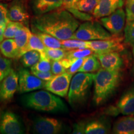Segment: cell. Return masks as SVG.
Returning a JSON list of instances; mask_svg holds the SVG:
<instances>
[{
	"label": "cell",
	"instance_id": "1",
	"mask_svg": "<svg viewBox=\"0 0 134 134\" xmlns=\"http://www.w3.org/2000/svg\"><path fill=\"white\" fill-rule=\"evenodd\" d=\"M80 26L78 20L68 10H54L38 15L31 21L33 32L48 34L60 41L70 39Z\"/></svg>",
	"mask_w": 134,
	"mask_h": 134
},
{
	"label": "cell",
	"instance_id": "2",
	"mask_svg": "<svg viewBox=\"0 0 134 134\" xmlns=\"http://www.w3.org/2000/svg\"><path fill=\"white\" fill-rule=\"evenodd\" d=\"M21 102L25 108L50 113H66L65 103L54 94L44 90L37 91L23 96Z\"/></svg>",
	"mask_w": 134,
	"mask_h": 134
},
{
	"label": "cell",
	"instance_id": "3",
	"mask_svg": "<svg viewBox=\"0 0 134 134\" xmlns=\"http://www.w3.org/2000/svg\"><path fill=\"white\" fill-rule=\"evenodd\" d=\"M120 71H109L100 68L94 76L93 101L96 105L105 103L119 86L121 81Z\"/></svg>",
	"mask_w": 134,
	"mask_h": 134
},
{
	"label": "cell",
	"instance_id": "4",
	"mask_svg": "<svg viewBox=\"0 0 134 134\" xmlns=\"http://www.w3.org/2000/svg\"><path fill=\"white\" fill-rule=\"evenodd\" d=\"M94 74L79 72L72 78L68 93V103L72 107L81 105L88 98Z\"/></svg>",
	"mask_w": 134,
	"mask_h": 134
},
{
	"label": "cell",
	"instance_id": "5",
	"mask_svg": "<svg viewBox=\"0 0 134 134\" xmlns=\"http://www.w3.org/2000/svg\"><path fill=\"white\" fill-rule=\"evenodd\" d=\"M113 35L98 21H88L80 25L71 38L85 41L105 40L113 37Z\"/></svg>",
	"mask_w": 134,
	"mask_h": 134
},
{
	"label": "cell",
	"instance_id": "6",
	"mask_svg": "<svg viewBox=\"0 0 134 134\" xmlns=\"http://www.w3.org/2000/svg\"><path fill=\"white\" fill-rule=\"evenodd\" d=\"M104 113L110 116L120 114L134 115V82L114 105H110L105 110Z\"/></svg>",
	"mask_w": 134,
	"mask_h": 134
},
{
	"label": "cell",
	"instance_id": "7",
	"mask_svg": "<svg viewBox=\"0 0 134 134\" xmlns=\"http://www.w3.org/2000/svg\"><path fill=\"white\" fill-rule=\"evenodd\" d=\"M124 40V38L122 37L114 36L109 39L87 41V46L93 50L95 54L122 52L125 48L124 43H123Z\"/></svg>",
	"mask_w": 134,
	"mask_h": 134
},
{
	"label": "cell",
	"instance_id": "8",
	"mask_svg": "<svg viewBox=\"0 0 134 134\" xmlns=\"http://www.w3.org/2000/svg\"><path fill=\"white\" fill-rule=\"evenodd\" d=\"M126 13L122 8L105 17L100 18V23L113 36H120L125 27Z\"/></svg>",
	"mask_w": 134,
	"mask_h": 134
},
{
	"label": "cell",
	"instance_id": "9",
	"mask_svg": "<svg viewBox=\"0 0 134 134\" xmlns=\"http://www.w3.org/2000/svg\"><path fill=\"white\" fill-rule=\"evenodd\" d=\"M62 120L52 117L38 116L32 122V130L34 133L57 134L63 129Z\"/></svg>",
	"mask_w": 134,
	"mask_h": 134
},
{
	"label": "cell",
	"instance_id": "10",
	"mask_svg": "<svg viewBox=\"0 0 134 134\" xmlns=\"http://www.w3.org/2000/svg\"><path fill=\"white\" fill-rule=\"evenodd\" d=\"M72 77L73 75L67 72L54 75L51 80L46 81L44 88L57 96L64 98L68 93Z\"/></svg>",
	"mask_w": 134,
	"mask_h": 134
},
{
	"label": "cell",
	"instance_id": "11",
	"mask_svg": "<svg viewBox=\"0 0 134 134\" xmlns=\"http://www.w3.org/2000/svg\"><path fill=\"white\" fill-rule=\"evenodd\" d=\"M19 91L27 93L44 88L46 81H43L26 69H21L18 72Z\"/></svg>",
	"mask_w": 134,
	"mask_h": 134
},
{
	"label": "cell",
	"instance_id": "12",
	"mask_svg": "<svg viewBox=\"0 0 134 134\" xmlns=\"http://www.w3.org/2000/svg\"><path fill=\"white\" fill-rule=\"evenodd\" d=\"M24 133L23 123L16 114L9 110L3 113L0 119V133L23 134Z\"/></svg>",
	"mask_w": 134,
	"mask_h": 134
},
{
	"label": "cell",
	"instance_id": "13",
	"mask_svg": "<svg viewBox=\"0 0 134 134\" xmlns=\"http://www.w3.org/2000/svg\"><path fill=\"white\" fill-rule=\"evenodd\" d=\"M19 88V76L11 69L7 76L0 83V102H8L14 97Z\"/></svg>",
	"mask_w": 134,
	"mask_h": 134
},
{
	"label": "cell",
	"instance_id": "14",
	"mask_svg": "<svg viewBox=\"0 0 134 134\" xmlns=\"http://www.w3.org/2000/svg\"><path fill=\"white\" fill-rule=\"evenodd\" d=\"M121 52H111L101 54H96L101 67L109 71H120L124 66V59Z\"/></svg>",
	"mask_w": 134,
	"mask_h": 134
},
{
	"label": "cell",
	"instance_id": "15",
	"mask_svg": "<svg viewBox=\"0 0 134 134\" xmlns=\"http://www.w3.org/2000/svg\"><path fill=\"white\" fill-rule=\"evenodd\" d=\"M8 16L9 21L27 24L29 14L23 0H13L8 5Z\"/></svg>",
	"mask_w": 134,
	"mask_h": 134
},
{
	"label": "cell",
	"instance_id": "16",
	"mask_svg": "<svg viewBox=\"0 0 134 134\" xmlns=\"http://www.w3.org/2000/svg\"><path fill=\"white\" fill-rule=\"evenodd\" d=\"M125 0H99L93 11L94 18L96 19L112 14L117 9L123 7Z\"/></svg>",
	"mask_w": 134,
	"mask_h": 134
},
{
	"label": "cell",
	"instance_id": "17",
	"mask_svg": "<svg viewBox=\"0 0 134 134\" xmlns=\"http://www.w3.org/2000/svg\"><path fill=\"white\" fill-rule=\"evenodd\" d=\"M62 6L63 0H31L32 9L36 16L54 11Z\"/></svg>",
	"mask_w": 134,
	"mask_h": 134
},
{
	"label": "cell",
	"instance_id": "18",
	"mask_svg": "<svg viewBox=\"0 0 134 134\" xmlns=\"http://www.w3.org/2000/svg\"><path fill=\"white\" fill-rule=\"evenodd\" d=\"M110 124L105 117H100L87 122L85 127L86 134H105L109 133Z\"/></svg>",
	"mask_w": 134,
	"mask_h": 134
},
{
	"label": "cell",
	"instance_id": "19",
	"mask_svg": "<svg viewBox=\"0 0 134 134\" xmlns=\"http://www.w3.org/2000/svg\"><path fill=\"white\" fill-rule=\"evenodd\" d=\"M113 132L115 134H134V115L120 117L114 124Z\"/></svg>",
	"mask_w": 134,
	"mask_h": 134
},
{
	"label": "cell",
	"instance_id": "20",
	"mask_svg": "<svg viewBox=\"0 0 134 134\" xmlns=\"http://www.w3.org/2000/svg\"><path fill=\"white\" fill-rule=\"evenodd\" d=\"M32 32L27 27L22 24L17 30L14 36V40L19 50V58L24 53Z\"/></svg>",
	"mask_w": 134,
	"mask_h": 134
},
{
	"label": "cell",
	"instance_id": "21",
	"mask_svg": "<svg viewBox=\"0 0 134 134\" xmlns=\"http://www.w3.org/2000/svg\"><path fill=\"white\" fill-rule=\"evenodd\" d=\"M0 52L8 58H19V50L14 38H6L0 43Z\"/></svg>",
	"mask_w": 134,
	"mask_h": 134
},
{
	"label": "cell",
	"instance_id": "22",
	"mask_svg": "<svg viewBox=\"0 0 134 134\" xmlns=\"http://www.w3.org/2000/svg\"><path fill=\"white\" fill-rule=\"evenodd\" d=\"M101 65L98 58L94 53L85 58V61L78 72L93 73L98 71L100 69Z\"/></svg>",
	"mask_w": 134,
	"mask_h": 134
},
{
	"label": "cell",
	"instance_id": "23",
	"mask_svg": "<svg viewBox=\"0 0 134 134\" xmlns=\"http://www.w3.org/2000/svg\"><path fill=\"white\" fill-rule=\"evenodd\" d=\"M46 48V47L43 44L39 37L36 34L32 33L27 46L24 50V53L31 50H37L41 53V55H44Z\"/></svg>",
	"mask_w": 134,
	"mask_h": 134
},
{
	"label": "cell",
	"instance_id": "24",
	"mask_svg": "<svg viewBox=\"0 0 134 134\" xmlns=\"http://www.w3.org/2000/svg\"><path fill=\"white\" fill-rule=\"evenodd\" d=\"M99 1V0H80L68 8H74L82 12L93 14Z\"/></svg>",
	"mask_w": 134,
	"mask_h": 134
},
{
	"label": "cell",
	"instance_id": "25",
	"mask_svg": "<svg viewBox=\"0 0 134 134\" xmlns=\"http://www.w3.org/2000/svg\"><path fill=\"white\" fill-rule=\"evenodd\" d=\"M20 58L24 67H32L41 59V53L37 50H31L24 53Z\"/></svg>",
	"mask_w": 134,
	"mask_h": 134
},
{
	"label": "cell",
	"instance_id": "26",
	"mask_svg": "<svg viewBox=\"0 0 134 134\" xmlns=\"http://www.w3.org/2000/svg\"><path fill=\"white\" fill-rule=\"evenodd\" d=\"M39 37L47 48H58L62 47L61 41L55 37L48 34L42 32H34Z\"/></svg>",
	"mask_w": 134,
	"mask_h": 134
},
{
	"label": "cell",
	"instance_id": "27",
	"mask_svg": "<svg viewBox=\"0 0 134 134\" xmlns=\"http://www.w3.org/2000/svg\"><path fill=\"white\" fill-rule=\"evenodd\" d=\"M62 47L66 50L78 49V48H87V41L78 39H70L61 41Z\"/></svg>",
	"mask_w": 134,
	"mask_h": 134
},
{
	"label": "cell",
	"instance_id": "28",
	"mask_svg": "<svg viewBox=\"0 0 134 134\" xmlns=\"http://www.w3.org/2000/svg\"><path fill=\"white\" fill-rule=\"evenodd\" d=\"M67 50L65 48H49L45 50V54L47 58L50 60H60L66 57Z\"/></svg>",
	"mask_w": 134,
	"mask_h": 134
},
{
	"label": "cell",
	"instance_id": "29",
	"mask_svg": "<svg viewBox=\"0 0 134 134\" xmlns=\"http://www.w3.org/2000/svg\"><path fill=\"white\" fill-rule=\"evenodd\" d=\"M94 52L90 48H78V49L67 50L66 58H83L93 54Z\"/></svg>",
	"mask_w": 134,
	"mask_h": 134
},
{
	"label": "cell",
	"instance_id": "30",
	"mask_svg": "<svg viewBox=\"0 0 134 134\" xmlns=\"http://www.w3.org/2000/svg\"><path fill=\"white\" fill-rule=\"evenodd\" d=\"M124 42L134 47V20L127 22L124 29Z\"/></svg>",
	"mask_w": 134,
	"mask_h": 134
},
{
	"label": "cell",
	"instance_id": "31",
	"mask_svg": "<svg viewBox=\"0 0 134 134\" xmlns=\"http://www.w3.org/2000/svg\"><path fill=\"white\" fill-rule=\"evenodd\" d=\"M52 69V63L48 58H41L39 61L31 67V71H50Z\"/></svg>",
	"mask_w": 134,
	"mask_h": 134
},
{
	"label": "cell",
	"instance_id": "32",
	"mask_svg": "<svg viewBox=\"0 0 134 134\" xmlns=\"http://www.w3.org/2000/svg\"><path fill=\"white\" fill-rule=\"evenodd\" d=\"M11 69V61L0 56V83L9 74Z\"/></svg>",
	"mask_w": 134,
	"mask_h": 134
},
{
	"label": "cell",
	"instance_id": "33",
	"mask_svg": "<svg viewBox=\"0 0 134 134\" xmlns=\"http://www.w3.org/2000/svg\"><path fill=\"white\" fill-rule=\"evenodd\" d=\"M22 23L18 22L10 21L6 25L4 32V38H13L14 37L15 34L17 30L19 29Z\"/></svg>",
	"mask_w": 134,
	"mask_h": 134
},
{
	"label": "cell",
	"instance_id": "34",
	"mask_svg": "<svg viewBox=\"0 0 134 134\" xmlns=\"http://www.w3.org/2000/svg\"><path fill=\"white\" fill-rule=\"evenodd\" d=\"M66 9L70 11L77 19L81 20V21H92V20H93V17L90 14H89V13L82 12V11H80L79 10H77L71 8H67Z\"/></svg>",
	"mask_w": 134,
	"mask_h": 134
},
{
	"label": "cell",
	"instance_id": "35",
	"mask_svg": "<svg viewBox=\"0 0 134 134\" xmlns=\"http://www.w3.org/2000/svg\"><path fill=\"white\" fill-rule=\"evenodd\" d=\"M8 5L0 3V24L6 27L10 21L8 16Z\"/></svg>",
	"mask_w": 134,
	"mask_h": 134
},
{
	"label": "cell",
	"instance_id": "36",
	"mask_svg": "<svg viewBox=\"0 0 134 134\" xmlns=\"http://www.w3.org/2000/svg\"><path fill=\"white\" fill-rule=\"evenodd\" d=\"M85 60V58H75V59L73 60V63H71V66L66 70V72L71 73L72 75L76 73V72H78V70H79L80 69V68L81 67Z\"/></svg>",
	"mask_w": 134,
	"mask_h": 134
},
{
	"label": "cell",
	"instance_id": "37",
	"mask_svg": "<svg viewBox=\"0 0 134 134\" xmlns=\"http://www.w3.org/2000/svg\"><path fill=\"white\" fill-rule=\"evenodd\" d=\"M125 13L127 22L134 20V0H126Z\"/></svg>",
	"mask_w": 134,
	"mask_h": 134
},
{
	"label": "cell",
	"instance_id": "38",
	"mask_svg": "<svg viewBox=\"0 0 134 134\" xmlns=\"http://www.w3.org/2000/svg\"><path fill=\"white\" fill-rule=\"evenodd\" d=\"M51 71L53 75H56L66 72V69L62 64L60 60H53V62L52 63Z\"/></svg>",
	"mask_w": 134,
	"mask_h": 134
},
{
	"label": "cell",
	"instance_id": "39",
	"mask_svg": "<svg viewBox=\"0 0 134 134\" xmlns=\"http://www.w3.org/2000/svg\"><path fill=\"white\" fill-rule=\"evenodd\" d=\"M32 73L34 75H36V76H37L38 78L41 79L42 80L45 81H48V80H51L53 78V76H54V75L53 74V73L51 71H31Z\"/></svg>",
	"mask_w": 134,
	"mask_h": 134
},
{
	"label": "cell",
	"instance_id": "40",
	"mask_svg": "<svg viewBox=\"0 0 134 134\" xmlns=\"http://www.w3.org/2000/svg\"><path fill=\"white\" fill-rule=\"evenodd\" d=\"M87 122H79L73 125V130L72 133L73 134H82L85 133V127Z\"/></svg>",
	"mask_w": 134,
	"mask_h": 134
},
{
	"label": "cell",
	"instance_id": "41",
	"mask_svg": "<svg viewBox=\"0 0 134 134\" xmlns=\"http://www.w3.org/2000/svg\"><path fill=\"white\" fill-rule=\"evenodd\" d=\"M80 0H63V6L65 9L70 8L71 5H73L74 3H76L77 1Z\"/></svg>",
	"mask_w": 134,
	"mask_h": 134
},
{
	"label": "cell",
	"instance_id": "42",
	"mask_svg": "<svg viewBox=\"0 0 134 134\" xmlns=\"http://www.w3.org/2000/svg\"><path fill=\"white\" fill-rule=\"evenodd\" d=\"M5 28H6V27L0 24V42H1L3 41Z\"/></svg>",
	"mask_w": 134,
	"mask_h": 134
},
{
	"label": "cell",
	"instance_id": "43",
	"mask_svg": "<svg viewBox=\"0 0 134 134\" xmlns=\"http://www.w3.org/2000/svg\"><path fill=\"white\" fill-rule=\"evenodd\" d=\"M3 112H2V110L1 109V108H0V119H1V115H2Z\"/></svg>",
	"mask_w": 134,
	"mask_h": 134
},
{
	"label": "cell",
	"instance_id": "44",
	"mask_svg": "<svg viewBox=\"0 0 134 134\" xmlns=\"http://www.w3.org/2000/svg\"><path fill=\"white\" fill-rule=\"evenodd\" d=\"M133 59H134V47H133Z\"/></svg>",
	"mask_w": 134,
	"mask_h": 134
},
{
	"label": "cell",
	"instance_id": "45",
	"mask_svg": "<svg viewBox=\"0 0 134 134\" xmlns=\"http://www.w3.org/2000/svg\"><path fill=\"white\" fill-rule=\"evenodd\" d=\"M10 1V0H0V1Z\"/></svg>",
	"mask_w": 134,
	"mask_h": 134
}]
</instances>
